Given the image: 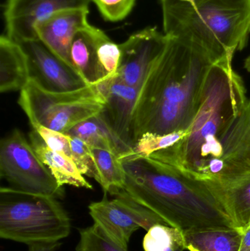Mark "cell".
Here are the masks:
<instances>
[{
	"label": "cell",
	"instance_id": "obj_1",
	"mask_svg": "<svg viewBox=\"0 0 250 251\" xmlns=\"http://www.w3.org/2000/svg\"><path fill=\"white\" fill-rule=\"evenodd\" d=\"M168 36L164 51L139 91L132 121L134 146L145 133L187 131L201 106L208 74L216 63L192 43Z\"/></svg>",
	"mask_w": 250,
	"mask_h": 251
},
{
	"label": "cell",
	"instance_id": "obj_2",
	"mask_svg": "<svg viewBox=\"0 0 250 251\" xmlns=\"http://www.w3.org/2000/svg\"><path fill=\"white\" fill-rule=\"evenodd\" d=\"M248 100L245 82L233 69V60L217 62L208 74L201 106L187 134L149 157L198 180L220 174L224 169L222 142Z\"/></svg>",
	"mask_w": 250,
	"mask_h": 251
},
{
	"label": "cell",
	"instance_id": "obj_3",
	"mask_svg": "<svg viewBox=\"0 0 250 251\" xmlns=\"http://www.w3.org/2000/svg\"><path fill=\"white\" fill-rule=\"evenodd\" d=\"M126 172L123 191L182 232L206 228H236L203 181L151 157L120 159Z\"/></svg>",
	"mask_w": 250,
	"mask_h": 251
},
{
	"label": "cell",
	"instance_id": "obj_4",
	"mask_svg": "<svg viewBox=\"0 0 250 251\" xmlns=\"http://www.w3.org/2000/svg\"><path fill=\"white\" fill-rule=\"evenodd\" d=\"M164 33L205 51L216 63L233 60L248 45L250 0H160Z\"/></svg>",
	"mask_w": 250,
	"mask_h": 251
},
{
	"label": "cell",
	"instance_id": "obj_5",
	"mask_svg": "<svg viewBox=\"0 0 250 251\" xmlns=\"http://www.w3.org/2000/svg\"><path fill=\"white\" fill-rule=\"evenodd\" d=\"M0 237L32 245L58 243L68 237L71 223L57 199L0 190Z\"/></svg>",
	"mask_w": 250,
	"mask_h": 251
},
{
	"label": "cell",
	"instance_id": "obj_6",
	"mask_svg": "<svg viewBox=\"0 0 250 251\" xmlns=\"http://www.w3.org/2000/svg\"><path fill=\"white\" fill-rule=\"evenodd\" d=\"M18 104L31 125H41L66 134L75 126L101 114L105 99L96 85L67 92H51L29 79L20 91Z\"/></svg>",
	"mask_w": 250,
	"mask_h": 251
},
{
	"label": "cell",
	"instance_id": "obj_7",
	"mask_svg": "<svg viewBox=\"0 0 250 251\" xmlns=\"http://www.w3.org/2000/svg\"><path fill=\"white\" fill-rule=\"evenodd\" d=\"M0 176L10 184L9 187L21 193L57 199L64 196L63 187L18 128L1 140Z\"/></svg>",
	"mask_w": 250,
	"mask_h": 251
},
{
	"label": "cell",
	"instance_id": "obj_8",
	"mask_svg": "<svg viewBox=\"0 0 250 251\" xmlns=\"http://www.w3.org/2000/svg\"><path fill=\"white\" fill-rule=\"evenodd\" d=\"M88 209L94 224L127 249L131 237L139 228L148 231L157 224L167 225L157 214L135 201L123 190L113 200L105 196L100 201L91 203Z\"/></svg>",
	"mask_w": 250,
	"mask_h": 251
},
{
	"label": "cell",
	"instance_id": "obj_9",
	"mask_svg": "<svg viewBox=\"0 0 250 251\" xmlns=\"http://www.w3.org/2000/svg\"><path fill=\"white\" fill-rule=\"evenodd\" d=\"M200 181L208 187L236 228L250 223V161L230 164L220 174Z\"/></svg>",
	"mask_w": 250,
	"mask_h": 251
},
{
	"label": "cell",
	"instance_id": "obj_10",
	"mask_svg": "<svg viewBox=\"0 0 250 251\" xmlns=\"http://www.w3.org/2000/svg\"><path fill=\"white\" fill-rule=\"evenodd\" d=\"M168 39V35L156 27L145 28L130 35L120 44L121 57L117 79L141 89Z\"/></svg>",
	"mask_w": 250,
	"mask_h": 251
},
{
	"label": "cell",
	"instance_id": "obj_11",
	"mask_svg": "<svg viewBox=\"0 0 250 251\" xmlns=\"http://www.w3.org/2000/svg\"><path fill=\"white\" fill-rule=\"evenodd\" d=\"M92 0H6L3 10L6 36L21 44L38 39L35 27L60 10L89 7Z\"/></svg>",
	"mask_w": 250,
	"mask_h": 251
},
{
	"label": "cell",
	"instance_id": "obj_12",
	"mask_svg": "<svg viewBox=\"0 0 250 251\" xmlns=\"http://www.w3.org/2000/svg\"><path fill=\"white\" fill-rule=\"evenodd\" d=\"M29 65V78L51 92H67L88 86L79 74L39 39L21 43Z\"/></svg>",
	"mask_w": 250,
	"mask_h": 251
},
{
	"label": "cell",
	"instance_id": "obj_13",
	"mask_svg": "<svg viewBox=\"0 0 250 251\" xmlns=\"http://www.w3.org/2000/svg\"><path fill=\"white\" fill-rule=\"evenodd\" d=\"M88 16L89 7L66 9L53 13L36 25L38 39L72 67L69 57L70 45L76 33L90 25Z\"/></svg>",
	"mask_w": 250,
	"mask_h": 251
},
{
	"label": "cell",
	"instance_id": "obj_14",
	"mask_svg": "<svg viewBox=\"0 0 250 251\" xmlns=\"http://www.w3.org/2000/svg\"><path fill=\"white\" fill-rule=\"evenodd\" d=\"M96 85L105 99L102 114L106 122L123 141L134 148L132 121L140 89L126 85L117 77Z\"/></svg>",
	"mask_w": 250,
	"mask_h": 251
},
{
	"label": "cell",
	"instance_id": "obj_15",
	"mask_svg": "<svg viewBox=\"0 0 250 251\" xmlns=\"http://www.w3.org/2000/svg\"><path fill=\"white\" fill-rule=\"evenodd\" d=\"M102 31L89 25L76 33L70 45L72 67L88 85H96L100 81L97 44Z\"/></svg>",
	"mask_w": 250,
	"mask_h": 251
},
{
	"label": "cell",
	"instance_id": "obj_16",
	"mask_svg": "<svg viewBox=\"0 0 250 251\" xmlns=\"http://www.w3.org/2000/svg\"><path fill=\"white\" fill-rule=\"evenodd\" d=\"M27 56L20 44L2 35L0 38V91H22L29 82Z\"/></svg>",
	"mask_w": 250,
	"mask_h": 251
},
{
	"label": "cell",
	"instance_id": "obj_17",
	"mask_svg": "<svg viewBox=\"0 0 250 251\" xmlns=\"http://www.w3.org/2000/svg\"><path fill=\"white\" fill-rule=\"evenodd\" d=\"M29 137L35 153L61 187L70 185L92 190V186L85 179L70 156L50 149L34 128Z\"/></svg>",
	"mask_w": 250,
	"mask_h": 251
},
{
	"label": "cell",
	"instance_id": "obj_18",
	"mask_svg": "<svg viewBox=\"0 0 250 251\" xmlns=\"http://www.w3.org/2000/svg\"><path fill=\"white\" fill-rule=\"evenodd\" d=\"M66 134L81 139L90 147L109 151L120 159L134 153L133 147L115 134L106 122L102 113L75 126Z\"/></svg>",
	"mask_w": 250,
	"mask_h": 251
},
{
	"label": "cell",
	"instance_id": "obj_19",
	"mask_svg": "<svg viewBox=\"0 0 250 251\" xmlns=\"http://www.w3.org/2000/svg\"><path fill=\"white\" fill-rule=\"evenodd\" d=\"M189 251H239L242 229L239 228H206L183 232Z\"/></svg>",
	"mask_w": 250,
	"mask_h": 251
},
{
	"label": "cell",
	"instance_id": "obj_20",
	"mask_svg": "<svg viewBox=\"0 0 250 251\" xmlns=\"http://www.w3.org/2000/svg\"><path fill=\"white\" fill-rule=\"evenodd\" d=\"M222 146L224 168L230 164L250 161V99L226 133Z\"/></svg>",
	"mask_w": 250,
	"mask_h": 251
},
{
	"label": "cell",
	"instance_id": "obj_21",
	"mask_svg": "<svg viewBox=\"0 0 250 251\" xmlns=\"http://www.w3.org/2000/svg\"><path fill=\"white\" fill-rule=\"evenodd\" d=\"M95 166L94 178L104 193L114 196L123 190L126 172L120 157L109 151L91 147Z\"/></svg>",
	"mask_w": 250,
	"mask_h": 251
},
{
	"label": "cell",
	"instance_id": "obj_22",
	"mask_svg": "<svg viewBox=\"0 0 250 251\" xmlns=\"http://www.w3.org/2000/svg\"><path fill=\"white\" fill-rule=\"evenodd\" d=\"M120 57L121 50L120 44L112 41L108 35L102 31L97 44L99 82L117 77Z\"/></svg>",
	"mask_w": 250,
	"mask_h": 251
},
{
	"label": "cell",
	"instance_id": "obj_23",
	"mask_svg": "<svg viewBox=\"0 0 250 251\" xmlns=\"http://www.w3.org/2000/svg\"><path fill=\"white\" fill-rule=\"evenodd\" d=\"M187 133L188 130L165 134L145 133L136 140L133 148V154L130 156L149 157L155 152L171 147L173 145L177 143L179 140L183 139Z\"/></svg>",
	"mask_w": 250,
	"mask_h": 251
},
{
	"label": "cell",
	"instance_id": "obj_24",
	"mask_svg": "<svg viewBox=\"0 0 250 251\" xmlns=\"http://www.w3.org/2000/svg\"><path fill=\"white\" fill-rule=\"evenodd\" d=\"M80 240L76 251H128L112 240L98 226L79 230Z\"/></svg>",
	"mask_w": 250,
	"mask_h": 251
},
{
	"label": "cell",
	"instance_id": "obj_25",
	"mask_svg": "<svg viewBox=\"0 0 250 251\" xmlns=\"http://www.w3.org/2000/svg\"><path fill=\"white\" fill-rule=\"evenodd\" d=\"M183 239V232L164 224L151 227L143 239L144 251H166L175 242Z\"/></svg>",
	"mask_w": 250,
	"mask_h": 251
},
{
	"label": "cell",
	"instance_id": "obj_26",
	"mask_svg": "<svg viewBox=\"0 0 250 251\" xmlns=\"http://www.w3.org/2000/svg\"><path fill=\"white\" fill-rule=\"evenodd\" d=\"M104 20L117 22L126 19L135 7L136 0H92Z\"/></svg>",
	"mask_w": 250,
	"mask_h": 251
},
{
	"label": "cell",
	"instance_id": "obj_27",
	"mask_svg": "<svg viewBox=\"0 0 250 251\" xmlns=\"http://www.w3.org/2000/svg\"><path fill=\"white\" fill-rule=\"evenodd\" d=\"M69 142L70 157L76 164L81 174L84 176H86L90 178H94L95 166L91 155V147L78 137L69 136Z\"/></svg>",
	"mask_w": 250,
	"mask_h": 251
},
{
	"label": "cell",
	"instance_id": "obj_28",
	"mask_svg": "<svg viewBox=\"0 0 250 251\" xmlns=\"http://www.w3.org/2000/svg\"><path fill=\"white\" fill-rule=\"evenodd\" d=\"M32 127L38 132L50 149L59 153H64L70 157V142L68 134L41 125H33Z\"/></svg>",
	"mask_w": 250,
	"mask_h": 251
},
{
	"label": "cell",
	"instance_id": "obj_29",
	"mask_svg": "<svg viewBox=\"0 0 250 251\" xmlns=\"http://www.w3.org/2000/svg\"><path fill=\"white\" fill-rule=\"evenodd\" d=\"M61 245L59 243H36L29 245L28 251H55Z\"/></svg>",
	"mask_w": 250,
	"mask_h": 251
},
{
	"label": "cell",
	"instance_id": "obj_30",
	"mask_svg": "<svg viewBox=\"0 0 250 251\" xmlns=\"http://www.w3.org/2000/svg\"><path fill=\"white\" fill-rule=\"evenodd\" d=\"M242 229V243L239 251H250V226Z\"/></svg>",
	"mask_w": 250,
	"mask_h": 251
},
{
	"label": "cell",
	"instance_id": "obj_31",
	"mask_svg": "<svg viewBox=\"0 0 250 251\" xmlns=\"http://www.w3.org/2000/svg\"><path fill=\"white\" fill-rule=\"evenodd\" d=\"M185 249H186V246H185L184 239H182L175 242L166 251H183Z\"/></svg>",
	"mask_w": 250,
	"mask_h": 251
},
{
	"label": "cell",
	"instance_id": "obj_32",
	"mask_svg": "<svg viewBox=\"0 0 250 251\" xmlns=\"http://www.w3.org/2000/svg\"><path fill=\"white\" fill-rule=\"evenodd\" d=\"M244 68H245V70H246L248 73L250 74V53L249 55H248L245 60Z\"/></svg>",
	"mask_w": 250,
	"mask_h": 251
},
{
	"label": "cell",
	"instance_id": "obj_33",
	"mask_svg": "<svg viewBox=\"0 0 250 251\" xmlns=\"http://www.w3.org/2000/svg\"><path fill=\"white\" fill-rule=\"evenodd\" d=\"M178 1H182V2L189 3V4H194L196 2L197 0H178Z\"/></svg>",
	"mask_w": 250,
	"mask_h": 251
},
{
	"label": "cell",
	"instance_id": "obj_34",
	"mask_svg": "<svg viewBox=\"0 0 250 251\" xmlns=\"http://www.w3.org/2000/svg\"><path fill=\"white\" fill-rule=\"evenodd\" d=\"M201 1V0H197L196 2H197V1ZM194 4H195V3H194Z\"/></svg>",
	"mask_w": 250,
	"mask_h": 251
},
{
	"label": "cell",
	"instance_id": "obj_35",
	"mask_svg": "<svg viewBox=\"0 0 250 251\" xmlns=\"http://www.w3.org/2000/svg\"><path fill=\"white\" fill-rule=\"evenodd\" d=\"M248 226H250V224H249V225H248Z\"/></svg>",
	"mask_w": 250,
	"mask_h": 251
}]
</instances>
